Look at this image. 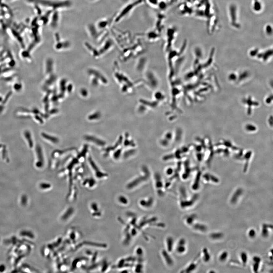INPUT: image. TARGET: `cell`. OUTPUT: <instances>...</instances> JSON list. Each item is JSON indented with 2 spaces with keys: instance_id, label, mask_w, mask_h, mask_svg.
Masks as SVG:
<instances>
[{
  "instance_id": "obj_12",
  "label": "cell",
  "mask_w": 273,
  "mask_h": 273,
  "mask_svg": "<svg viewBox=\"0 0 273 273\" xmlns=\"http://www.w3.org/2000/svg\"><path fill=\"white\" fill-rule=\"evenodd\" d=\"M224 237V234L221 232H214L210 234V237L214 240H220Z\"/></svg>"
},
{
  "instance_id": "obj_10",
  "label": "cell",
  "mask_w": 273,
  "mask_h": 273,
  "mask_svg": "<svg viewBox=\"0 0 273 273\" xmlns=\"http://www.w3.org/2000/svg\"><path fill=\"white\" fill-rule=\"evenodd\" d=\"M202 258L204 262L206 263L209 262L211 259V255L208 249L204 247L202 250Z\"/></svg>"
},
{
  "instance_id": "obj_14",
  "label": "cell",
  "mask_w": 273,
  "mask_h": 273,
  "mask_svg": "<svg viewBox=\"0 0 273 273\" xmlns=\"http://www.w3.org/2000/svg\"><path fill=\"white\" fill-rule=\"evenodd\" d=\"M85 139H86L87 140L94 142L95 143H96V144L98 145L103 146L105 144V142L103 141L98 139L95 138V137L87 136L85 137Z\"/></svg>"
},
{
  "instance_id": "obj_6",
  "label": "cell",
  "mask_w": 273,
  "mask_h": 273,
  "mask_svg": "<svg viewBox=\"0 0 273 273\" xmlns=\"http://www.w3.org/2000/svg\"><path fill=\"white\" fill-rule=\"evenodd\" d=\"M261 261V258L258 256H254L253 258L252 269L255 273L258 272Z\"/></svg>"
},
{
  "instance_id": "obj_9",
  "label": "cell",
  "mask_w": 273,
  "mask_h": 273,
  "mask_svg": "<svg viewBox=\"0 0 273 273\" xmlns=\"http://www.w3.org/2000/svg\"><path fill=\"white\" fill-rule=\"evenodd\" d=\"M197 218V215L195 214H192L187 215L185 219V223L187 225L192 226L195 223Z\"/></svg>"
},
{
  "instance_id": "obj_7",
  "label": "cell",
  "mask_w": 273,
  "mask_h": 273,
  "mask_svg": "<svg viewBox=\"0 0 273 273\" xmlns=\"http://www.w3.org/2000/svg\"><path fill=\"white\" fill-rule=\"evenodd\" d=\"M191 227L194 230L201 232H206L207 229V225L200 223H195Z\"/></svg>"
},
{
  "instance_id": "obj_8",
  "label": "cell",
  "mask_w": 273,
  "mask_h": 273,
  "mask_svg": "<svg viewBox=\"0 0 273 273\" xmlns=\"http://www.w3.org/2000/svg\"><path fill=\"white\" fill-rule=\"evenodd\" d=\"M198 262H196L195 261H192L183 270H182L181 272L182 273H190L193 272L197 268L198 266Z\"/></svg>"
},
{
  "instance_id": "obj_20",
  "label": "cell",
  "mask_w": 273,
  "mask_h": 273,
  "mask_svg": "<svg viewBox=\"0 0 273 273\" xmlns=\"http://www.w3.org/2000/svg\"><path fill=\"white\" fill-rule=\"evenodd\" d=\"M248 235L251 239H254L257 235V232L255 229L251 228L250 229L248 232Z\"/></svg>"
},
{
  "instance_id": "obj_16",
  "label": "cell",
  "mask_w": 273,
  "mask_h": 273,
  "mask_svg": "<svg viewBox=\"0 0 273 273\" xmlns=\"http://www.w3.org/2000/svg\"><path fill=\"white\" fill-rule=\"evenodd\" d=\"M42 135L45 139L50 141L53 142V143H58V139L56 138V137L50 136V135L45 133L42 134Z\"/></svg>"
},
{
  "instance_id": "obj_11",
  "label": "cell",
  "mask_w": 273,
  "mask_h": 273,
  "mask_svg": "<svg viewBox=\"0 0 273 273\" xmlns=\"http://www.w3.org/2000/svg\"><path fill=\"white\" fill-rule=\"evenodd\" d=\"M36 149V150H37V153L38 155V159L40 160L39 161V162L37 163L36 165L38 167H40L43 165V162H44L43 156L42 155V152L41 149L40 147L38 146L37 147Z\"/></svg>"
},
{
  "instance_id": "obj_15",
  "label": "cell",
  "mask_w": 273,
  "mask_h": 273,
  "mask_svg": "<svg viewBox=\"0 0 273 273\" xmlns=\"http://www.w3.org/2000/svg\"><path fill=\"white\" fill-rule=\"evenodd\" d=\"M240 259L243 265H245L248 261V256L246 252H242L240 254Z\"/></svg>"
},
{
  "instance_id": "obj_5",
  "label": "cell",
  "mask_w": 273,
  "mask_h": 273,
  "mask_svg": "<svg viewBox=\"0 0 273 273\" xmlns=\"http://www.w3.org/2000/svg\"><path fill=\"white\" fill-rule=\"evenodd\" d=\"M165 245L166 250L171 253L174 250L175 245V241L173 238L171 236L167 237L165 239Z\"/></svg>"
},
{
  "instance_id": "obj_4",
  "label": "cell",
  "mask_w": 273,
  "mask_h": 273,
  "mask_svg": "<svg viewBox=\"0 0 273 273\" xmlns=\"http://www.w3.org/2000/svg\"><path fill=\"white\" fill-rule=\"evenodd\" d=\"M273 229V225L272 224L267 223L262 224V228H261V235L264 238H267L269 237L270 234V230H272Z\"/></svg>"
},
{
  "instance_id": "obj_1",
  "label": "cell",
  "mask_w": 273,
  "mask_h": 273,
  "mask_svg": "<svg viewBox=\"0 0 273 273\" xmlns=\"http://www.w3.org/2000/svg\"><path fill=\"white\" fill-rule=\"evenodd\" d=\"M187 241L184 237L181 238L175 244L174 250L178 255H183L187 250Z\"/></svg>"
},
{
  "instance_id": "obj_18",
  "label": "cell",
  "mask_w": 273,
  "mask_h": 273,
  "mask_svg": "<svg viewBox=\"0 0 273 273\" xmlns=\"http://www.w3.org/2000/svg\"><path fill=\"white\" fill-rule=\"evenodd\" d=\"M241 194V191H238L237 192L235 193L234 195L232 196V198L231 199V203L232 204H235L237 202L238 200L239 197Z\"/></svg>"
},
{
  "instance_id": "obj_21",
  "label": "cell",
  "mask_w": 273,
  "mask_h": 273,
  "mask_svg": "<svg viewBox=\"0 0 273 273\" xmlns=\"http://www.w3.org/2000/svg\"><path fill=\"white\" fill-rule=\"evenodd\" d=\"M119 201L121 204L123 205H127L129 204L128 199L125 197H120L119 198Z\"/></svg>"
},
{
  "instance_id": "obj_2",
  "label": "cell",
  "mask_w": 273,
  "mask_h": 273,
  "mask_svg": "<svg viewBox=\"0 0 273 273\" xmlns=\"http://www.w3.org/2000/svg\"><path fill=\"white\" fill-rule=\"evenodd\" d=\"M155 201L153 198H143L140 200L139 202V205L142 208L147 210L150 209L153 207Z\"/></svg>"
},
{
  "instance_id": "obj_17",
  "label": "cell",
  "mask_w": 273,
  "mask_h": 273,
  "mask_svg": "<svg viewBox=\"0 0 273 273\" xmlns=\"http://www.w3.org/2000/svg\"><path fill=\"white\" fill-rule=\"evenodd\" d=\"M228 257V253L227 251H224L221 253L219 256V260L222 262H225L227 260Z\"/></svg>"
},
{
  "instance_id": "obj_13",
  "label": "cell",
  "mask_w": 273,
  "mask_h": 273,
  "mask_svg": "<svg viewBox=\"0 0 273 273\" xmlns=\"http://www.w3.org/2000/svg\"><path fill=\"white\" fill-rule=\"evenodd\" d=\"M89 160L90 164L92 166L93 168L94 169V170H95V171L96 172L97 177H105V176L106 175V174H103L99 171V170L98 167H96V164H95L93 160H92V159L89 158Z\"/></svg>"
},
{
  "instance_id": "obj_19",
  "label": "cell",
  "mask_w": 273,
  "mask_h": 273,
  "mask_svg": "<svg viewBox=\"0 0 273 273\" xmlns=\"http://www.w3.org/2000/svg\"><path fill=\"white\" fill-rule=\"evenodd\" d=\"M24 135L27 139L28 140V144H29L30 147L32 148L33 147V142L32 139L31 134H30L29 132L28 131L25 132Z\"/></svg>"
},
{
  "instance_id": "obj_3",
  "label": "cell",
  "mask_w": 273,
  "mask_h": 273,
  "mask_svg": "<svg viewBox=\"0 0 273 273\" xmlns=\"http://www.w3.org/2000/svg\"><path fill=\"white\" fill-rule=\"evenodd\" d=\"M170 253L166 250H162L161 253L162 257L166 264L169 267H172L174 264L173 258L171 256Z\"/></svg>"
}]
</instances>
